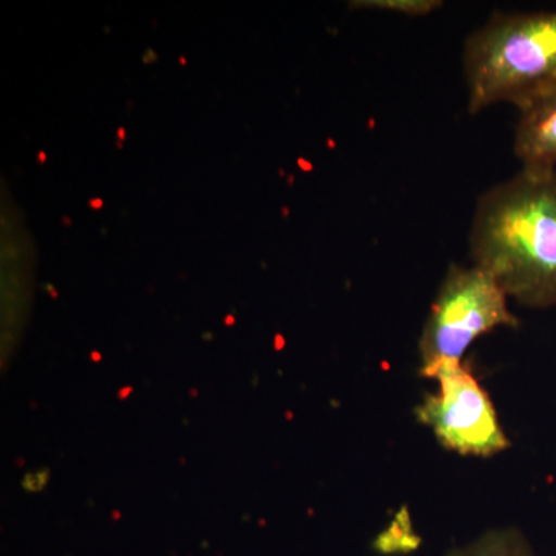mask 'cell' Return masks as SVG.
I'll list each match as a JSON object with an SVG mask.
<instances>
[{
    "label": "cell",
    "instance_id": "cell-1",
    "mask_svg": "<svg viewBox=\"0 0 556 556\" xmlns=\"http://www.w3.org/2000/svg\"><path fill=\"white\" fill-rule=\"evenodd\" d=\"M470 252L507 298L530 308L556 306V170L522 169L482 193Z\"/></svg>",
    "mask_w": 556,
    "mask_h": 556
},
{
    "label": "cell",
    "instance_id": "cell-2",
    "mask_svg": "<svg viewBox=\"0 0 556 556\" xmlns=\"http://www.w3.org/2000/svg\"><path fill=\"white\" fill-rule=\"evenodd\" d=\"M468 110L526 109L556 89V11L497 13L464 47Z\"/></svg>",
    "mask_w": 556,
    "mask_h": 556
},
{
    "label": "cell",
    "instance_id": "cell-3",
    "mask_svg": "<svg viewBox=\"0 0 556 556\" xmlns=\"http://www.w3.org/2000/svg\"><path fill=\"white\" fill-rule=\"evenodd\" d=\"M507 294L479 266H450L420 336V375L431 379L439 365L459 362L473 340L497 327H518Z\"/></svg>",
    "mask_w": 556,
    "mask_h": 556
},
{
    "label": "cell",
    "instance_id": "cell-4",
    "mask_svg": "<svg viewBox=\"0 0 556 556\" xmlns=\"http://www.w3.org/2000/svg\"><path fill=\"white\" fill-rule=\"evenodd\" d=\"M431 379L438 380L439 391L426 397L416 416L445 448L464 456H492L508 447L492 399L468 365L444 362Z\"/></svg>",
    "mask_w": 556,
    "mask_h": 556
},
{
    "label": "cell",
    "instance_id": "cell-5",
    "mask_svg": "<svg viewBox=\"0 0 556 556\" xmlns=\"http://www.w3.org/2000/svg\"><path fill=\"white\" fill-rule=\"evenodd\" d=\"M514 150L525 170H556V89L519 110Z\"/></svg>",
    "mask_w": 556,
    "mask_h": 556
},
{
    "label": "cell",
    "instance_id": "cell-6",
    "mask_svg": "<svg viewBox=\"0 0 556 556\" xmlns=\"http://www.w3.org/2000/svg\"><path fill=\"white\" fill-rule=\"evenodd\" d=\"M447 556H535L521 533L495 530L485 533L467 547L456 548Z\"/></svg>",
    "mask_w": 556,
    "mask_h": 556
},
{
    "label": "cell",
    "instance_id": "cell-7",
    "mask_svg": "<svg viewBox=\"0 0 556 556\" xmlns=\"http://www.w3.org/2000/svg\"><path fill=\"white\" fill-rule=\"evenodd\" d=\"M354 9L391 11L405 16H427L431 11L441 9L439 0H358L353 2Z\"/></svg>",
    "mask_w": 556,
    "mask_h": 556
},
{
    "label": "cell",
    "instance_id": "cell-8",
    "mask_svg": "<svg viewBox=\"0 0 556 556\" xmlns=\"http://www.w3.org/2000/svg\"><path fill=\"white\" fill-rule=\"evenodd\" d=\"M419 546V538L412 532L407 517H399L391 529L379 536L376 547L382 554H407Z\"/></svg>",
    "mask_w": 556,
    "mask_h": 556
},
{
    "label": "cell",
    "instance_id": "cell-9",
    "mask_svg": "<svg viewBox=\"0 0 556 556\" xmlns=\"http://www.w3.org/2000/svg\"><path fill=\"white\" fill-rule=\"evenodd\" d=\"M91 206L101 207V201H94V204L91 203Z\"/></svg>",
    "mask_w": 556,
    "mask_h": 556
}]
</instances>
